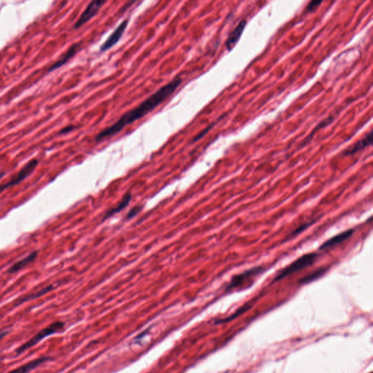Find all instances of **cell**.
I'll return each instance as SVG.
<instances>
[{"label":"cell","instance_id":"obj_5","mask_svg":"<svg viewBox=\"0 0 373 373\" xmlns=\"http://www.w3.org/2000/svg\"><path fill=\"white\" fill-rule=\"evenodd\" d=\"M105 3H107L106 1H92L88 4L86 8L85 9L83 13L81 14L79 19L76 21L75 25H74V29H77L83 27V25L89 22L91 19L93 18L97 13L99 11L100 9L102 7Z\"/></svg>","mask_w":373,"mask_h":373},{"label":"cell","instance_id":"obj_16","mask_svg":"<svg viewBox=\"0 0 373 373\" xmlns=\"http://www.w3.org/2000/svg\"><path fill=\"white\" fill-rule=\"evenodd\" d=\"M250 308L251 305H244V306L240 307L239 309H238V311H235V314H233V315L231 316V317H228V318L223 319V320H217L216 323L220 324L224 323V322H230V321L234 320V319L237 318V317H239L240 315H241L242 314H243V313L247 311L248 310H249Z\"/></svg>","mask_w":373,"mask_h":373},{"label":"cell","instance_id":"obj_18","mask_svg":"<svg viewBox=\"0 0 373 373\" xmlns=\"http://www.w3.org/2000/svg\"><path fill=\"white\" fill-rule=\"evenodd\" d=\"M141 209H142V206H134L133 209H132V210L129 211V213L127 214V217H126V219L130 220V219L133 218V217H135L137 214H139L141 212Z\"/></svg>","mask_w":373,"mask_h":373},{"label":"cell","instance_id":"obj_17","mask_svg":"<svg viewBox=\"0 0 373 373\" xmlns=\"http://www.w3.org/2000/svg\"><path fill=\"white\" fill-rule=\"evenodd\" d=\"M52 288H53V286H47V287L41 289V290L39 291V292H37V293L33 294H32V295L27 296V297H24V298H23L22 300H21V302H20V303H24V302L29 301V300H32V299L38 298V297H40V296H43V294L47 293V292H50V291L51 290Z\"/></svg>","mask_w":373,"mask_h":373},{"label":"cell","instance_id":"obj_2","mask_svg":"<svg viewBox=\"0 0 373 373\" xmlns=\"http://www.w3.org/2000/svg\"><path fill=\"white\" fill-rule=\"evenodd\" d=\"M317 256H318L317 254L310 253L305 254V255L299 257L298 259L294 260L293 263H291L290 265L281 270L276 276L274 282L283 280V279L286 278V277L291 275V274H293L294 273L297 272V271L305 269L307 267L311 266L317 260Z\"/></svg>","mask_w":373,"mask_h":373},{"label":"cell","instance_id":"obj_11","mask_svg":"<svg viewBox=\"0 0 373 373\" xmlns=\"http://www.w3.org/2000/svg\"><path fill=\"white\" fill-rule=\"evenodd\" d=\"M373 140V132H371L369 134H367L362 140L357 141L355 144L352 146L351 148H348L345 151V155H351L357 153V152H360L362 149H365L368 146L372 144Z\"/></svg>","mask_w":373,"mask_h":373},{"label":"cell","instance_id":"obj_4","mask_svg":"<svg viewBox=\"0 0 373 373\" xmlns=\"http://www.w3.org/2000/svg\"><path fill=\"white\" fill-rule=\"evenodd\" d=\"M38 163H39V162L37 159H32L28 162L27 164L19 171L18 174L14 177L10 181L3 185V186H0V192L10 187V186H16V185H18L21 182L24 181L30 174L33 173L34 171L38 166Z\"/></svg>","mask_w":373,"mask_h":373},{"label":"cell","instance_id":"obj_3","mask_svg":"<svg viewBox=\"0 0 373 373\" xmlns=\"http://www.w3.org/2000/svg\"><path fill=\"white\" fill-rule=\"evenodd\" d=\"M64 324L63 323V322H54V323L47 326V327L42 329V330L40 331L36 335L34 336L32 339L28 340V341L26 342L24 344L21 345L19 348H17L15 352H16V354H18V355L23 354V353L25 352L26 351L29 350V348H32V347L35 346V345L38 344V343H39L40 341H41L42 340H43L45 337H48V336L51 335V334L56 333L57 332L62 329L63 328H64Z\"/></svg>","mask_w":373,"mask_h":373},{"label":"cell","instance_id":"obj_7","mask_svg":"<svg viewBox=\"0 0 373 373\" xmlns=\"http://www.w3.org/2000/svg\"><path fill=\"white\" fill-rule=\"evenodd\" d=\"M129 23V19L123 20L120 23V25L115 29V31L109 35V38L106 40V41L101 45L99 50L101 53H104V52L107 51V50L112 48L114 46H115L120 41V40L123 37V34L126 32V28L128 27Z\"/></svg>","mask_w":373,"mask_h":373},{"label":"cell","instance_id":"obj_14","mask_svg":"<svg viewBox=\"0 0 373 373\" xmlns=\"http://www.w3.org/2000/svg\"><path fill=\"white\" fill-rule=\"evenodd\" d=\"M132 198V195H131L130 193L126 194L125 196L123 197V199L120 200V203H118L115 208L111 209V210H109V212L106 214L105 217H104V220H107V219L109 218V217H112V216L115 215V214L123 210V209L129 205V202H130Z\"/></svg>","mask_w":373,"mask_h":373},{"label":"cell","instance_id":"obj_6","mask_svg":"<svg viewBox=\"0 0 373 373\" xmlns=\"http://www.w3.org/2000/svg\"><path fill=\"white\" fill-rule=\"evenodd\" d=\"M263 268L262 267H255L252 269L248 270L245 272L238 274L233 277L230 283H228L226 287V290H231V289H235L242 286L245 282L250 280L251 278L257 277L259 274L263 272Z\"/></svg>","mask_w":373,"mask_h":373},{"label":"cell","instance_id":"obj_22","mask_svg":"<svg viewBox=\"0 0 373 373\" xmlns=\"http://www.w3.org/2000/svg\"><path fill=\"white\" fill-rule=\"evenodd\" d=\"M7 332H1V333H0V340H1V339H2L3 337H4V336H5L6 334H7Z\"/></svg>","mask_w":373,"mask_h":373},{"label":"cell","instance_id":"obj_20","mask_svg":"<svg viewBox=\"0 0 373 373\" xmlns=\"http://www.w3.org/2000/svg\"><path fill=\"white\" fill-rule=\"evenodd\" d=\"M311 226V223H306V224H303V226H301L300 227V228H297V229H296L295 231H294L292 233H291L290 235H289V236H291V235H297V234L303 232L304 230H306L307 228H308V226Z\"/></svg>","mask_w":373,"mask_h":373},{"label":"cell","instance_id":"obj_15","mask_svg":"<svg viewBox=\"0 0 373 373\" xmlns=\"http://www.w3.org/2000/svg\"><path fill=\"white\" fill-rule=\"evenodd\" d=\"M326 270H327V268H325V267L324 268H318V269L314 271V272L308 274V275L301 279V280H299V283L300 284H306V283H309L311 282L314 281V280H318L319 278H320L321 277H322L326 272Z\"/></svg>","mask_w":373,"mask_h":373},{"label":"cell","instance_id":"obj_24","mask_svg":"<svg viewBox=\"0 0 373 373\" xmlns=\"http://www.w3.org/2000/svg\"></svg>","mask_w":373,"mask_h":373},{"label":"cell","instance_id":"obj_21","mask_svg":"<svg viewBox=\"0 0 373 373\" xmlns=\"http://www.w3.org/2000/svg\"><path fill=\"white\" fill-rule=\"evenodd\" d=\"M75 129V126H72V125H70V126H66L65 128H64V129H61V131L59 132V134H67L68 133H69V132H72V131H73V129Z\"/></svg>","mask_w":373,"mask_h":373},{"label":"cell","instance_id":"obj_23","mask_svg":"<svg viewBox=\"0 0 373 373\" xmlns=\"http://www.w3.org/2000/svg\"><path fill=\"white\" fill-rule=\"evenodd\" d=\"M4 176V173H2V172H0V180H1V178H2Z\"/></svg>","mask_w":373,"mask_h":373},{"label":"cell","instance_id":"obj_19","mask_svg":"<svg viewBox=\"0 0 373 373\" xmlns=\"http://www.w3.org/2000/svg\"><path fill=\"white\" fill-rule=\"evenodd\" d=\"M322 1H312L308 4L307 6V12L308 13H311V12L314 11L316 9L318 8L319 6L322 4Z\"/></svg>","mask_w":373,"mask_h":373},{"label":"cell","instance_id":"obj_12","mask_svg":"<svg viewBox=\"0 0 373 373\" xmlns=\"http://www.w3.org/2000/svg\"><path fill=\"white\" fill-rule=\"evenodd\" d=\"M49 360L48 357H42V358H38L37 360L31 361V362H27L25 365H22V366L19 367V368L14 369L13 371H10L8 373H28L31 372V371L35 370V368H38L42 364L45 363Z\"/></svg>","mask_w":373,"mask_h":373},{"label":"cell","instance_id":"obj_1","mask_svg":"<svg viewBox=\"0 0 373 373\" xmlns=\"http://www.w3.org/2000/svg\"><path fill=\"white\" fill-rule=\"evenodd\" d=\"M182 83L183 79L180 77H176L172 81L162 86L157 92L149 95L137 107L123 114L115 123L100 132L95 137V141H101L105 139L114 137L122 132L126 126L144 118L171 96Z\"/></svg>","mask_w":373,"mask_h":373},{"label":"cell","instance_id":"obj_8","mask_svg":"<svg viewBox=\"0 0 373 373\" xmlns=\"http://www.w3.org/2000/svg\"><path fill=\"white\" fill-rule=\"evenodd\" d=\"M81 47V43H76L75 44L72 45L65 52L61 57L59 59L57 60L54 64H52L48 69V72H53L55 69H58V68L62 67V66L65 65L71 59L73 58L78 50H80Z\"/></svg>","mask_w":373,"mask_h":373},{"label":"cell","instance_id":"obj_13","mask_svg":"<svg viewBox=\"0 0 373 373\" xmlns=\"http://www.w3.org/2000/svg\"><path fill=\"white\" fill-rule=\"evenodd\" d=\"M38 257V252H33L32 253L29 254L27 257L23 258L22 260L14 263L13 266L10 267L8 269L9 274H15L18 271H21L23 268H25L27 265L30 264L32 262L35 261V259Z\"/></svg>","mask_w":373,"mask_h":373},{"label":"cell","instance_id":"obj_9","mask_svg":"<svg viewBox=\"0 0 373 373\" xmlns=\"http://www.w3.org/2000/svg\"><path fill=\"white\" fill-rule=\"evenodd\" d=\"M246 25V20H242L239 24L237 25V27L230 33L229 36H228L226 41V47L228 50H232L234 46H235V44L238 43L240 37H241L242 34H243Z\"/></svg>","mask_w":373,"mask_h":373},{"label":"cell","instance_id":"obj_10","mask_svg":"<svg viewBox=\"0 0 373 373\" xmlns=\"http://www.w3.org/2000/svg\"><path fill=\"white\" fill-rule=\"evenodd\" d=\"M354 233V229L348 230V231H345V232L341 233L338 234V235H335V236L332 237V238H329V240L325 241L320 246V250H324V249H329V248L333 247L336 245L340 244L342 242L345 241V240L349 238Z\"/></svg>","mask_w":373,"mask_h":373}]
</instances>
